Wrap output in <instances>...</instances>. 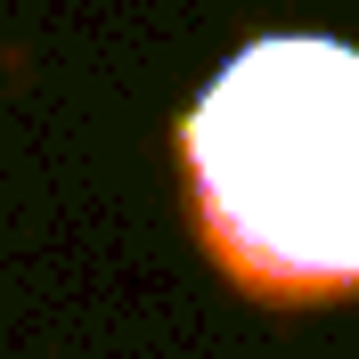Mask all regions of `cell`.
I'll use <instances>...</instances> for the list:
<instances>
[{
    "label": "cell",
    "instance_id": "6da1fadb",
    "mask_svg": "<svg viewBox=\"0 0 359 359\" xmlns=\"http://www.w3.org/2000/svg\"><path fill=\"white\" fill-rule=\"evenodd\" d=\"M188 188L212 262L262 302L359 294V49L286 33L196 98Z\"/></svg>",
    "mask_w": 359,
    "mask_h": 359
}]
</instances>
